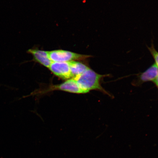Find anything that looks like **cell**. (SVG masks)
Instances as JSON below:
<instances>
[{"label": "cell", "mask_w": 158, "mask_h": 158, "mask_svg": "<svg viewBox=\"0 0 158 158\" xmlns=\"http://www.w3.org/2000/svg\"><path fill=\"white\" fill-rule=\"evenodd\" d=\"M69 63L72 78L82 74L89 68L83 63L78 61H72L69 62Z\"/></svg>", "instance_id": "cell-7"}, {"label": "cell", "mask_w": 158, "mask_h": 158, "mask_svg": "<svg viewBox=\"0 0 158 158\" xmlns=\"http://www.w3.org/2000/svg\"><path fill=\"white\" fill-rule=\"evenodd\" d=\"M148 49L151 52L152 56L155 60V64L158 68V52L155 49L153 44H152L151 46L148 48Z\"/></svg>", "instance_id": "cell-8"}, {"label": "cell", "mask_w": 158, "mask_h": 158, "mask_svg": "<svg viewBox=\"0 0 158 158\" xmlns=\"http://www.w3.org/2000/svg\"><path fill=\"white\" fill-rule=\"evenodd\" d=\"M56 90L64 91L74 94L87 93L86 91L80 88L76 80L73 78L69 79L66 82L60 84L51 85L47 90L44 91V92H48Z\"/></svg>", "instance_id": "cell-3"}, {"label": "cell", "mask_w": 158, "mask_h": 158, "mask_svg": "<svg viewBox=\"0 0 158 158\" xmlns=\"http://www.w3.org/2000/svg\"><path fill=\"white\" fill-rule=\"evenodd\" d=\"M48 52L49 58L52 62H69L76 60H84L91 57L90 55L79 54L62 49Z\"/></svg>", "instance_id": "cell-2"}, {"label": "cell", "mask_w": 158, "mask_h": 158, "mask_svg": "<svg viewBox=\"0 0 158 158\" xmlns=\"http://www.w3.org/2000/svg\"><path fill=\"white\" fill-rule=\"evenodd\" d=\"M27 53L32 55L33 60L35 62L46 68H49L52 62L49 58L48 51L33 48L28 49Z\"/></svg>", "instance_id": "cell-5"}, {"label": "cell", "mask_w": 158, "mask_h": 158, "mask_svg": "<svg viewBox=\"0 0 158 158\" xmlns=\"http://www.w3.org/2000/svg\"><path fill=\"white\" fill-rule=\"evenodd\" d=\"M158 77V68L154 64L140 75L139 79V82L141 83L149 81L155 82Z\"/></svg>", "instance_id": "cell-6"}, {"label": "cell", "mask_w": 158, "mask_h": 158, "mask_svg": "<svg viewBox=\"0 0 158 158\" xmlns=\"http://www.w3.org/2000/svg\"><path fill=\"white\" fill-rule=\"evenodd\" d=\"M49 69L55 76L63 80L72 78L69 62H52Z\"/></svg>", "instance_id": "cell-4"}, {"label": "cell", "mask_w": 158, "mask_h": 158, "mask_svg": "<svg viewBox=\"0 0 158 158\" xmlns=\"http://www.w3.org/2000/svg\"><path fill=\"white\" fill-rule=\"evenodd\" d=\"M106 75H100L90 68L74 78L81 88L87 93L91 90H98L106 93L101 86V80Z\"/></svg>", "instance_id": "cell-1"}]
</instances>
